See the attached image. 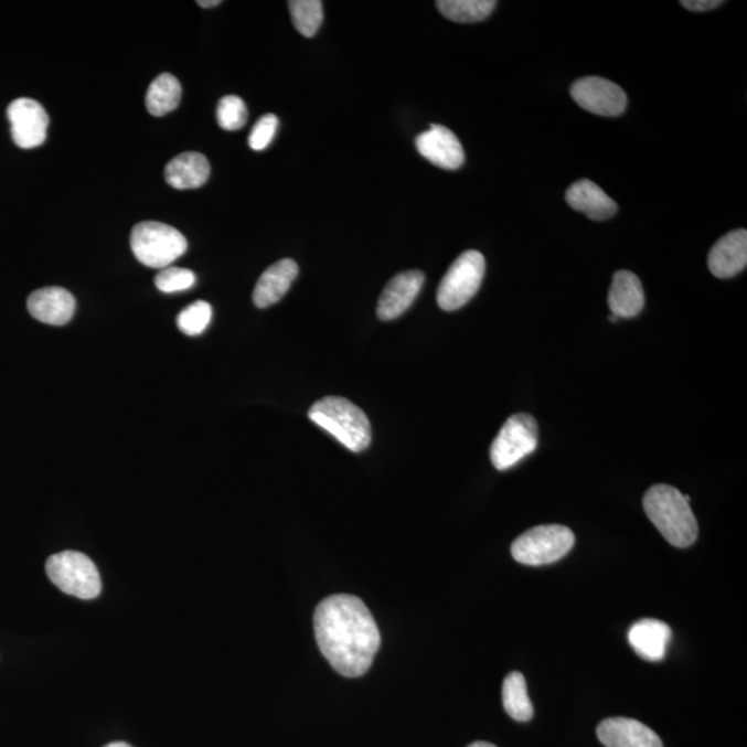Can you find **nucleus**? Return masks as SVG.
<instances>
[{"mask_svg": "<svg viewBox=\"0 0 747 747\" xmlns=\"http://www.w3.org/2000/svg\"><path fill=\"white\" fill-rule=\"evenodd\" d=\"M314 634L327 661L345 677L367 673L381 643L373 615L362 599L349 594H335L319 604Z\"/></svg>", "mask_w": 747, "mask_h": 747, "instance_id": "1", "label": "nucleus"}, {"mask_svg": "<svg viewBox=\"0 0 747 747\" xmlns=\"http://www.w3.org/2000/svg\"><path fill=\"white\" fill-rule=\"evenodd\" d=\"M690 500L669 484H657L643 495V510L649 520L674 547H690L700 533Z\"/></svg>", "mask_w": 747, "mask_h": 747, "instance_id": "2", "label": "nucleus"}, {"mask_svg": "<svg viewBox=\"0 0 747 747\" xmlns=\"http://www.w3.org/2000/svg\"><path fill=\"white\" fill-rule=\"evenodd\" d=\"M309 418L354 452L367 449L373 439L367 416L345 397L327 396L316 402Z\"/></svg>", "mask_w": 747, "mask_h": 747, "instance_id": "3", "label": "nucleus"}, {"mask_svg": "<svg viewBox=\"0 0 747 747\" xmlns=\"http://www.w3.org/2000/svg\"><path fill=\"white\" fill-rule=\"evenodd\" d=\"M130 247L140 264L162 270L184 255L188 239L166 223L141 222L130 234Z\"/></svg>", "mask_w": 747, "mask_h": 747, "instance_id": "4", "label": "nucleus"}, {"mask_svg": "<svg viewBox=\"0 0 747 747\" xmlns=\"http://www.w3.org/2000/svg\"><path fill=\"white\" fill-rule=\"evenodd\" d=\"M46 574L60 590L81 599H93L102 593L99 570L89 556L78 551H63L51 556Z\"/></svg>", "mask_w": 747, "mask_h": 747, "instance_id": "5", "label": "nucleus"}, {"mask_svg": "<svg viewBox=\"0 0 747 747\" xmlns=\"http://www.w3.org/2000/svg\"><path fill=\"white\" fill-rule=\"evenodd\" d=\"M575 545V534L563 525L529 529L512 543L511 553L517 563L529 566L554 564Z\"/></svg>", "mask_w": 747, "mask_h": 747, "instance_id": "6", "label": "nucleus"}, {"mask_svg": "<svg viewBox=\"0 0 747 747\" xmlns=\"http://www.w3.org/2000/svg\"><path fill=\"white\" fill-rule=\"evenodd\" d=\"M487 262L478 250H467L452 262L438 288V305L446 312L466 307L481 288Z\"/></svg>", "mask_w": 747, "mask_h": 747, "instance_id": "7", "label": "nucleus"}, {"mask_svg": "<svg viewBox=\"0 0 747 747\" xmlns=\"http://www.w3.org/2000/svg\"><path fill=\"white\" fill-rule=\"evenodd\" d=\"M538 445V425L529 414L521 413L506 419L504 427L490 447L495 470L505 471L516 466Z\"/></svg>", "mask_w": 747, "mask_h": 747, "instance_id": "8", "label": "nucleus"}, {"mask_svg": "<svg viewBox=\"0 0 747 747\" xmlns=\"http://www.w3.org/2000/svg\"><path fill=\"white\" fill-rule=\"evenodd\" d=\"M570 95L583 110L601 117H618L627 107V95L612 81L587 76L576 81L570 87Z\"/></svg>", "mask_w": 747, "mask_h": 747, "instance_id": "9", "label": "nucleus"}, {"mask_svg": "<svg viewBox=\"0 0 747 747\" xmlns=\"http://www.w3.org/2000/svg\"><path fill=\"white\" fill-rule=\"evenodd\" d=\"M8 117L13 141L21 149H35L45 143L49 116L41 103L21 97L10 103Z\"/></svg>", "mask_w": 747, "mask_h": 747, "instance_id": "10", "label": "nucleus"}, {"mask_svg": "<svg viewBox=\"0 0 747 747\" xmlns=\"http://www.w3.org/2000/svg\"><path fill=\"white\" fill-rule=\"evenodd\" d=\"M416 146L419 154L446 171H456L466 161L460 140L441 125H433L427 132L417 136Z\"/></svg>", "mask_w": 747, "mask_h": 747, "instance_id": "11", "label": "nucleus"}, {"mask_svg": "<svg viewBox=\"0 0 747 747\" xmlns=\"http://www.w3.org/2000/svg\"><path fill=\"white\" fill-rule=\"evenodd\" d=\"M425 276L419 270L402 271L396 275L381 294L377 314L381 320L401 318L416 301L424 286Z\"/></svg>", "mask_w": 747, "mask_h": 747, "instance_id": "12", "label": "nucleus"}, {"mask_svg": "<svg viewBox=\"0 0 747 747\" xmlns=\"http://www.w3.org/2000/svg\"><path fill=\"white\" fill-rule=\"evenodd\" d=\"M597 736L607 747H663L655 730L632 718L604 719L598 725Z\"/></svg>", "mask_w": 747, "mask_h": 747, "instance_id": "13", "label": "nucleus"}, {"mask_svg": "<svg viewBox=\"0 0 747 747\" xmlns=\"http://www.w3.org/2000/svg\"><path fill=\"white\" fill-rule=\"evenodd\" d=\"M26 307L32 318L41 323L60 327L73 319L76 302L73 294L65 288L46 287L32 292Z\"/></svg>", "mask_w": 747, "mask_h": 747, "instance_id": "14", "label": "nucleus"}, {"mask_svg": "<svg viewBox=\"0 0 747 747\" xmlns=\"http://www.w3.org/2000/svg\"><path fill=\"white\" fill-rule=\"evenodd\" d=\"M747 265V232L745 228L725 234L708 254L707 266L713 276L730 278L739 275Z\"/></svg>", "mask_w": 747, "mask_h": 747, "instance_id": "15", "label": "nucleus"}, {"mask_svg": "<svg viewBox=\"0 0 747 747\" xmlns=\"http://www.w3.org/2000/svg\"><path fill=\"white\" fill-rule=\"evenodd\" d=\"M672 629L664 621L642 619L631 626L629 642L638 657L649 662H661L666 657Z\"/></svg>", "mask_w": 747, "mask_h": 747, "instance_id": "16", "label": "nucleus"}, {"mask_svg": "<svg viewBox=\"0 0 747 747\" xmlns=\"http://www.w3.org/2000/svg\"><path fill=\"white\" fill-rule=\"evenodd\" d=\"M298 273L297 262L292 259H281L271 265L256 282L253 294L255 307L266 309L280 301L290 290Z\"/></svg>", "mask_w": 747, "mask_h": 747, "instance_id": "17", "label": "nucleus"}, {"mask_svg": "<svg viewBox=\"0 0 747 747\" xmlns=\"http://www.w3.org/2000/svg\"><path fill=\"white\" fill-rule=\"evenodd\" d=\"M608 305L610 312L618 319H631L640 314L645 305V294L640 278L629 270L616 271Z\"/></svg>", "mask_w": 747, "mask_h": 747, "instance_id": "18", "label": "nucleus"}, {"mask_svg": "<svg viewBox=\"0 0 747 747\" xmlns=\"http://www.w3.org/2000/svg\"><path fill=\"white\" fill-rule=\"evenodd\" d=\"M566 201L572 209L593 221H607L618 212V204L598 184L587 179L570 185Z\"/></svg>", "mask_w": 747, "mask_h": 747, "instance_id": "19", "label": "nucleus"}, {"mask_svg": "<svg viewBox=\"0 0 747 747\" xmlns=\"http://www.w3.org/2000/svg\"><path fill=\"white\" fill-rule=\"evenodd\" d=\"M210 174L209 158L195 151L174 157L166 168L168 184L178 190L199 189L209 182Z\"/></svg>", "mask_w": 747, "mask_h": 747, "instance_id": "20", "label": "nucleus"}, {"mask_svg": "<svg viewBox=\"0 0 747 747\" xmlns=\"http://www.w3.org/2000/svg\"><path fill=\"white\" fill-rule=\"evenodd\" d=\"M182 100V85L177 76L161 74L151 82L146 95L147 111L154 117H163L177 110Z\"/></svg>", "mask_w": 747, "mask_h": 747, "instance_id": "21", "label": "nucleus"}, {"mask_svg": "<svg viewBox=\"0 0 747 747\" xmlns=\"http://www.w3.org/2000/svg\"><path fill=\"white\" fill-rule=\"evenodd\" d=\"M436 7L447 20L471 24L487 20L498 3L494 0H439Z\"/></svg>", "mask_w": 747, "mask_h": 747, "instance_id": "22", "label": "nucleus"}, {"mask_svg": "<svg viewBox=\"0 0 747 747\" xmlns=\"http://www.w3.org/2000/svg\"><path fill=\"white\" fill-rule=\"evenodd\" d=\"M505 712L516 722H529L533 717V705L527 694L526 680L521 673L506 675L503 684Z\"/></svg>", "mask_w": 747, "mask_h": 747, "instance_id": "23", "label": "nucleus"}, {"mask_svg": "<svg viewBox=\"0 0 747 747\" xmlns=\"http://www.w3.org/2000/svg\"><path fill=\"white\" fill-rule=\"evenodd\" d=\"M292 23L299 34L312 38L323 24V2L320 0H291L288 2Z\"/></svg>", "mask_w": 747, "mask_h": 747, "instance_id": "24", "label": "nucleus"}, {"mask_svg": "<svg viewBox=\"0 0 747 747\" xmlns=\"http://www.w3.org/2000/svg\"><path fill=\"white\" fill-rule=\"evenodd\" d=\"M212 320V307L209 302L198 301L189 305L178 316V327L183 334L198 337L209 329Z\"/></svg>", "mask_w": 747, "mask_h": 747, "instance_id": "25", "label": "nucleus"}, {"mask_svg": "<svg viewBox=\"0 0 747 747\" xmlns=\"http://www.w3.org/2000/svg\"><path fill=\"white\" fill-rule=\"evenodd\" d=\"M216 118L222 129H242L248 121L247 106L238 96H225L217 105Z\"/></svg>", "mask_w": 747, "mask_h": 747, "instance_id": "26", "label": "nucleus"}, {"mask_svg": "<svg viewBox=\"0 0 747 747\" xmlns=\"http://www.w3.org/2000/svg\"><path fill=\"white\" fill-rule=\"evenodd\" d=\"M194 285V273L189 269H182V267H166L156 277V287L163 294L188 291Z\"/></svg>", "mask_w": 747, "mask_h": 747, "instance_id": "27", "label": "nucleus"}, {"mask_svg": "<svg viewBox=\"0 0 747 747\" xmlns=\"http://www.w3.org/2000/svg\"><path fill=\"white\" fill-rule=\"evenodd\" d=\"M278 128V118L275 114H266L250 130L248 145L255 151L266 150L275 139Z\"/></svg>", "mask_w": 747, "mask_h": 747, "instance_id": "28", "label": "nucleus"}, {"mask_svg": "<svg viewBox=\"0 0 747 747\" xmlns=\"http://www.w3.org/2000/svg\"><path fill=\"white\" fill-rule=\"evenodd\" d=\"M723 3L722 0H683V2H681L686 10L696 13L717 9L718 7H722Z\"/></svg>", "mask_w": 747, "mask_h": 747, "instance_id": "29", "label": "nucleus"}, {"mask_svg": "<svg viewBox=\"0 0 747 747\" xmlns=\"http://www.w3.org/2000/svg\"><path fill=\"white\" fill-rule=\"evenodd\" d=\"M221 0H199L198 4L201 8H215L220 7Z\"/></svg>", "mask_w": 747, "mask_h": 747, "instance_id": "30", "label": "nucleus"}, {"mask_svg": "<svg viewBox=\"0 0 747 747\" xmlns=\"http://www.w3.org/2000/svg\"><path fill=\"white\" fill-rule=\"evenodd\" d=\"M468 747H498V746L489 744V741H476V744H472Z\"/></svg>", "mask_w": 747, "mask_h": 747, "instance_id": "31", "label": "nucleus"}, {"mask_svg": "<svg viewBox=\"0 0 747 747\" xmlns=\"http://www.w3.org/2000/svg\"><path fill=\"white\" fill-rule=\"evenodd\" d=\"M105 747H132V746L125 744V741H113V744L107 745Z\"/></svg>", "mask_w": 747, "mask_h": 747, "instance_id": "32", "label": "nucleus"}]
</instances>
